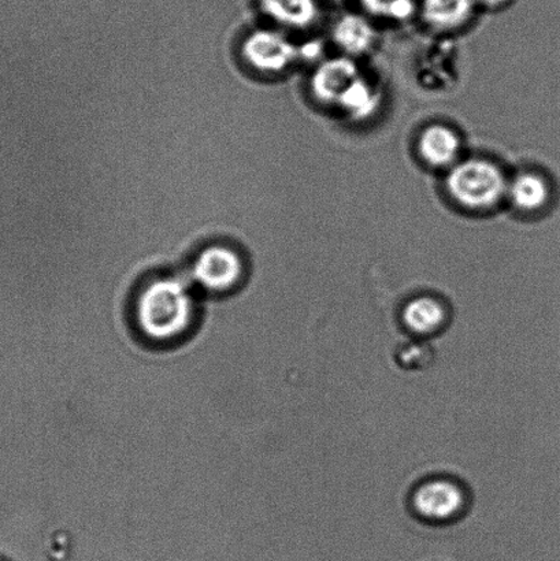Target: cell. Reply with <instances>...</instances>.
<instances>
[{
	"label": "cell",
	"mask_w": 560,
	"mask_h": 561,
	"mask_svg": "<svg viewBox=\"0 0 560 561\" xmlns=\"http://www.w3.org/2000/svg\"><path fill=\"white\" fill-rule=\"evenodd\" d=\"M196 305L185 280L161 277L142 286L135 300V323L142 337L168 344L183 339L194 327Z\"/></svg>",
	"instance_id": "obj_1"
},
{
	"label": "cell",
	"mask_w": 560,
	"mask_h": 561,
	"mask_svg": "<svg viewBox=\"0 0 560 561\" xmlns=\"http://www.w3.org/2000/svg\"><path fill=\"white\" fill-rule=\"evenodd\" d=\"M446 185L453 199L469 210H487L496 206L507 191L502 170L485 159H468L458 163L449 172Z\"/></svg>",
	"instance_id": "obj_2"
},
{
	"label": "cell",
	"mask_w": 560,
	"mask_h": 561,
	"mask_svg": "<svg viewBox=\"0 0 560 561\" xmlns=\"http://www.w3.org/2000/svg\"><path fill=\"white\" fill-rule=\"evenodd\" d=\"M244 265L240 255L227 245H212L196 257L192 276L197 284L214 294H221L238 286Z\"/></svg>",
	"instance_id": "obj_3"
},
{
	"label": "cell",
	"mask_w": 560,
	"mask_h": 561,
	"mask_svg": "<svg viewBox=\"0 0 560 561\" xmlns=\"http://www.w3.org/2000/svg\"><path fill=\"white\" fill-rule=\"evenodd\" d=\"M241 51L251 68L266 75L282 73L300 57V49L293 42L271 30L251 33Z\"/></svg>",
	"instance_id": "obj_4"
},
{
	"label": "cell",
	"mask_w": 560,
	"mask_h": 561,
	"mask_svg": "<svg viewBox=\"0 0 560 561\" xmlns=\"http://www.w3.org/2000/svg\"><path fill=\"white\" fill-rule=\"evenodd\" d=\"M361 76L358 66L347 57L325 60L312 75V95L325 106H336L340 98Z\"/></svg>",
	"instance_id": "obj_5"
},
{
	"label": "cell",
	"mask_w": 560,
	"mask_h": 561,
	"mask_svg": "<svg viewBox=\"0 0 560 561\" xmlns=\"http://www.w3.org/2000/svg\"><path fill=\"white\" fill-rule=\"evenodd\" d=\"M465 496L458 485L449 481L424 483L414 496L416 513L433 520L454 518L464 508Z\"/></svg>",
	"instance_id": "obj_6"
},
{
	"label": "cell",
	"mask_w": 560,
	"mask_h": 561,
	"mask_svg": "<svg viewBox=\"0 0 560 561\" xmlns=\"http://www.w3.org/2000/svg\"><path fill=\"white\" fill-rule=\"evenodd\" d=\"M460 140L453 129L444 125H432L422 131L419 151L422 159L433 168H444L457 159Z\"/></svg>",
	"instance_id": "obj_7"
},
{
	"label": "cell",
	"mask_w": 560,
	"mask_h": 561,
	"mask_svg": "<svg viewBox=\"0 0 560 561\" xmlns=\"http://www.w3.org/2000/svg\"><path fill=\"white\" fill-rule=\"evenodd\" d=\"M332 37L339 48L348 55H362L376 42V31L370 22L358 14H345L333 26Z\"/></svg>",
	"instance_id": "obj_8"
},
{
	"label": "cell",
	"mask_w": 560,
	"mask_h": 561,
	"mask_svg": "<svg viewBox=\"0 0 560 561\" xmlns=\"http://www.w3.org/2000/svg\"><path fill=\"white\" fill-rule=\"evenodd\" d=\"M476 0H422V16L437 30H455L473 13Z\"/></svg>",
	"instance_id": "obj_9"
},
{
	"label": "cell",
	"mask_w": 560,
	"mask_h": 561,
	"mask_svg": "<svg viewBox=\"0 0 560 561\" xmlns=\"http://www.w3.org/2000/svg\"><path fill=\"white\" fill-rule=\"evenodd\" d=\"M403 321L410 332L420 335L432 334L446 322V310L433 297H416L405 306Z\"/></svg>",
	"instance_id": "obj_10"
},
{
	"label": "cell",
	"mask_w": 560,
	"mask_h": 561,
	"mask_svg": "<svg viewBox=\"0 0 560 561\" xmlns=\"http://www.w3.org/2000/svg\"><path fill=\"white\" fill-rule=\"evenodd\" d=\"M267 15L279 24L290 27H307L318 16L316 0H261Z\"/></svg>",
	"instance_id": "obj_11"
},
{
	"label": "cell",
	"mask_w": 560,
	"mask_h": 561,
	"mask_svg": "<svg viewBox=\"0 0 560 561\" xmlns=\"http://www.w3.org/2000/svg\"><path fill=\"white\" fill-rule=\"evenodd\" d=\"M380 104V96L370 82L359 76L340 98L338 107L350 118L359 121L372 117Z\"/></svg>",
	"instance_id": "obj_12"
},
{
	"label": "cell",
	"mask_w": 560,
	"mask_h": 561,
	"mask_svg": "<svg viewBox=\"0 0 560 561\" xmlns=\"http://www.w3.org/2000/svg\"><path fill=\"white\" fill-rule=\"evenodd\" d=\"M514 206L523 211H536L548 201V186L540 175L519 174L508 188Z\"/></svg>",
	"instance_id": "obj_13"
},
{
	"label": "cell",
	"mask_w": 560,
	"mask_h": 561,
	"mask_svg": "<svg viewBox=\"0 0 560 561\" xmlns=\"http://www.w3.org/2000/svg\"><path fill=\"white\" fill-rule=\"evenodd\" d=\"M367 13L393 21H408L414 15L415 0H361Z\"/></svg>",
	"instance_id": "obj_14"
},
{
	"label": "cell",
	"mask_w": 560,
	"mask_h": 561,
	"mask_svg": "<svg viewBox=\"0 0 560 561\" xmlns=\"http://www.w3.org/2000/svg\"><path fill=\"white\" fill-rule=\"evenodd\" d=\"M321 53L320 43H309L306 47L300 48V57L316 58Z\"/></svg>",
	"instance_id": "obj_15"
},
{
	"label": "cell",
	"mask_w": 560,
	"mask_h": 561,
	"mask_svg": "<svg viewBox=\"0 0 560 561\" xmlns=\"http://www.w3.org/2000/svg\"><path fill=\"white\" fill-rule=\"evenodd\" d=\"M476 2H479L481 4L487 5V8L490 9H496L501 8L504 3H507L508 0H476Z\"/></svg>",
	"instance_id": "obj_16"
},
{
	"label": "cell",
	"mask_w": 560,
	"mask_h": 561,
	"mask_svg": "<svg viewBox=\"0 0 560 561\" xmlns=\"http://www.w3.org/2000/svg\"><path fill=\"white\" fill-rule=\"evenodd\" d=\"M333 2H342V0H333Z\"/></svg>",
	"instance_id": "obj_17"
}]
</instances>
